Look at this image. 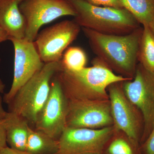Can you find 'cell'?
Returning <instances> with one entry per match:
<instances>
[{"label": "cell", "mask_w": 154, "mask_h": 154, "mask_svg": "<svg viewBox=\"0 0 154 154\" xmlns=\"http://www.w3.org/2000/svg\"><path fill=\"white\" fill-rule=\"evenodd\" d=\"M62 68L60 61L45 64L19 89L8 104L9 111L21 116L34 126L38 113L49 96L52 79Z\"/></svg>", "instance_id": "cell-4"}, {"label": "cell", "mask_w": 154, "mask_h": 154, "mask_svg": "<svg viewBox=\"0 0 154 154\" xmlns=\"http://www.w3.org/2000/svg\"><path fill=\"white\" fill-rule=\"evenodd\" d=\"M0 61H1V59H0Z\"/></svg>", "instance_id": "cell-28"}, {"label": "cell", "mask_w": 154, "mask_h": 154, "mask_svg": "<svg viewBox=\"0 0 154 154\" xmlns=\"http://www.w3.org/2000/svg\"><path fill=\"white\" fill-rule=\"evenodd\" d=\"M94 5L122 8L119 0H85Z\"/></svg>", "instance_id": "cell-21"}, {"label": "cell", "mask_w": 154, "mask_h": 154, "mask_svg": "<svg viewBox=\"0 0 154 154\" xmlns=\"http://www.w3.org/2000/svg\"><path fill=\"white\" fill-rule=\"evenodd\" d=\"M106 146L105 154H138L139 146L134 143L124 132L115 128Z\"/></svg>", "instance_id": "cell-18"}, {"label": "cell", "mask_w": 154, "mask_h": 154, "mask_svg": "<svg viewBox=\"0 0 154 154\" xmlns=\"http://www.w3.org/2000/svg\"><path fill=\"white\" fill-rule=\"evenodd\" d=\"M23 1L0 0V27L9 37L25 38L26 20L19 9V5Z\"/></svg>", "instance_id": "cell-13"}, {"label": "cell", "mask_w": 154, "mask_h": 154, "mask_svg": "<svg viewBox=\"0 0 154 154\" xmlns=\"http://www.w3.org/2000/svg\"><path fill=\"white\" fill-rule=\"evenodd\" d=\"M125 95L139 109L144 119L141 141H145L154 125V76L138 64L132 79L122 82Z\"/></svg>", "instance_id": "cell-8"}, {"label": "cell", "mask_w": 154, "mask_h": 154, "mask_svg": "<svg viewBox=\"0 0 154 154\" xmlns=\"http://www.w3.org/2000/svg\"><path fill=\"white\" fill-rule=\"evenodd\" d=\"M7 136L5 127L0 120V149L7 146Z\"/></svg>", "instance_id": "cell-22"}, {"label": "cell", "mask_w": 154, "mask_h": 154, "mask_svg": "<svg viewBox=\"0 0 154 154\" xmlns=\"http://www.w3.org/2000/svg\"><path fill=\"white\" fill-rule=\"evenodd\" d=\"M57 75L69 100H108L110 85L131 80L116 74L98 59L93 66L79 71L63 67Z\"/></svg>", "instance_id": "cell-2"}, {"label": "cell", "mask_w": 154, "mask_h": 154, "mask_svg": "<svg viewBox=\"0 0 154 154\" xmlns=\"http://www.w3.org/2000/svg\"><path fill=\"white\" fill-rule=\"evenodd\" d=\"M138 60L154 76V36L148 26H143Z\"/></svg>", "instance_id": "cell-17"}, {"label": "cell", "mask_w": 154, "mask_h": 154, "mask_svg": "<svg viewBox=\"0 0 154 154\" xmlns=\"http://www.w3.org/2000/svg\"><path fill=\"white\" fill-rule=\"evenodd\" d=\"M58 149V140L30 128L25 151L30 154H56Z\"/></svg>", "instance_id": "cell-15"}, {"label": "cell", "mask_w": 154, "mask_h": 154, "mask_svg": "<svg viewBox=\"0 0 154 154\" xmlns=\"http://www.w3.org/2000/svg\"><path fill=\"white\" fill-rule=\"evenodd\" d=\"M113 125L109 99L69 100L67 127L100 129Z\"/></svg>", "instance_id": "cell-12"}, {"label": "cell", "mask_w": 154, "mask_h": 154, "mask_svg": "<svg viewBox=\"0 0 154 154\" xmlns=\"http://www.w3.org/2000/svg\"><path fill=\"white\" fill-rule=\"evenodd\" d=\"M82 28L98 59L117 75L133 79L143 28L124 35H108Z\"/></svg>", "instance_id": "cell-1"}, {"label": "cell", "mask_w": 154, "mask_h": 154, "mask_svg": "<svg viewBox=\"0 0 154 154\" xmlns=\"http://www.w3.org/2000/svg\"><path fill=\"white\" fill-rule=\"evenodd\" d=\"M0 154H30L26 151L17 150L7 146L0 149Z\"/></svg>", "instance_id": "cell-23"}, {"label": "cell", "mask_w": 154, "mask_h": 154, "mask_svg": "<svg viewBox=\"0 0 154 154\" xmlns=\"http://www.w3.org/2000/svg\"><path fill=\"white\" fill-rule=\"evenodd\" d=\"M122 8L132 14L143 26L154 20V0H119Z\"/></svg>", "instance_id": "cell-16"}, {"label": "cell", "mask_w": 154, "mask_h": 154, "mask_svg": "<svg viewBox=\"0 0 154 154\" xmlns=\"http://www.w3.org/2000/svg\"><path fill=\"white\" fill-rule=\"evenodd\" d=\"M142 149L144 154H154V125L150 133L144 142Z\"/></svg>", "instance_id": "cell-20"}, {"label": "cell", "mask_w": 154, "mask_h": 154, "mask_svg": "<svg viewBox=\"0 0 154 154\" xmlns=\"http://www.w3.org/2000/svg\"><path fill=\"white\" fill-rule=\"evenodd\" d=\"M19 9L26 22L25 39L34 42L40 28L60 17L76 13L66 0H24Z\"/></svg>", "instance_id": "cell-9"}, {"label": "cell", "mask_w": 154, "mask_h": 154, "mask_svg": "<svg viewBox=\"0 0 154 154\" xmlns=\"http://www.w3.org/2000/svg\"><path fill=\"white\" fill-rule=\"evenodd\" d=\"M7 111L4 109L2 105V99L0 96V120L2 119L5 116Z\"/></svg>", "instance_id": "cell-25"}, {"label": "cell", "mask_w": 154, "mask_h": 154, "mask_svg": "<svg viewBox=\"0 0 154 154\" xmlns=\"http://www.w3.org/2000/svg\"><path fill=\"white\" fill-rule=\"evenodd\" d=\"M81 27L74 20H65L45 28L34 41L45 63L60 61L64 51L77 36Z\"/></svg>", "instance_id": "cell-10"}, {"label": "cell", "mask_w": 154, "mask_h": 154, "mask_svg": "<svg viewBox=\"0 0 154 154\" xmlns=\"http://www.w3.org/2000/svg\"><path fill=\"white\" fill-rule=\"evenodd\" d=\"M9 36L7 32L0 27V43L8 40Z\"/></svg>", "instance_id": "cell-24"}, {"label": "cell", "mask_w": 154, "mask_h": 154, "mask_svg": "<svg viewBox=\"0 0 154 154\" xmlns=\"http://www.w3.org/2000/svg\"><path fill=\"white\" fill-rule=\"evenodd\" d=\"M1 121L5 129L7 143L9 147L25 151L31 127L28 121L19 114L10 111L7 112Z\"/></svg>", "instance_id": "cell-14"}, {"label": "cell", "mask_w": 154, "mask_h": 154, "mask_svg": "<svg viewBox=\"0 0 154 154\" xmlns=\"http://www.w3.org/2000/svg\"><path fill=\"white\" fill-rule=\"evenodd\" d=\"M148 26L154 36V20L150 23Z\"/></svg>", "instance_id": "cell-27"}, {"label": "cell", "mask_w": 154, "mask_h": 154, "mask_svg": "<svg viewBox=\"0 0 154 154\" xmlns=\"http://www.w3.org/2000/svg\"><path fill=\"white\" fill-rule=\"evenodd\" d=\"M5 88V85L3 82L0 79V93H2L4 92Z\"/></svg>", "instance_id": "cell-26"}, {"label": "cell", "mask_w": 154, "mask_h": 154, "mask_svg": "<svg viewBox=\"0 0 154 154\" xmlns=\"http://www.w3.org/2000/svg\"><path fill=\"white\" fill-rule=\"evenodd\" d=\"M57 74L51 81L49 96L38 113L34 126L35 129L58 140L67 127L69 100Z\"/></svg>", "instance_id": "cell-7"}, {"label": "cell", "mask_w": 154, "mask_h": 154, "mask_svg": "<svg viewBox=\"0 0 154 154\" xmlns=\"http://www.w3.org/2000/svg\"><path fill=\"white\" fill-rule=\"evenodd\" d=\"M15 51L14 76L10 91L5 94L4 102L8 104L19 89L42 68L45 63L39 56L34 42L9 37Z\"/></svg>", "instance_id": "cell-11"}, {"label": "cell", "mask_w": 154, "mask_h": 154, "mask_svg": "<svg viewBox=\"0 0 154 154\" xmlns=\"http://www.w3.org/2000/svg\"><path fill=\"white\" fill-rule=\"evenodd\" d=\"M76 13L81 28L108 35H124L140 28V24L124 8L94 5L85 0H66Z\"/></svg>", "instance_id": "cell-3"}, {"label": "cell", "mask_w": 154, "mask_h": 154, "mask_svg": "<svg viewBox=\"0 0 154 154\" xmlns=\"http://www.w3.org/2000/svg\"><path fill=\"white\" fill-rule=\"evenodd\" d=\"M114 129L113 125L100 129L66 127L58 139L56 154H102Z\"/></svg>", "instance_id": "cell-6"}, {"label": "cell", "mask_w": 154, "mask_h": 154, "mask_svg": "<svg viewBox=\"0 0 154 154\" xmlns=\"http://www.w3.org/2000/svg\"><path fill=\"white\" fill-rule=\"evenodd\" d=\"M122 82L113 83L107 88L113 125L139 146L143 132V116L139 109L125 95Z\"/></svg>", "instance_id": "cell-5"}, {"label": "cell", "mask_w": 154, "mask_h": 154, "mask_svg": "<svg viewBox=\"0 0 154 154\" xmlns=\"http://www.w3.org/2000/svg\"><path fill=\"white\" fill-rule=\"evenodd\" d=\"M63 67L70 71H79L85 67L87 57L81 48L70 47L63 53L60 60Z\"/></svg>", "instance_id": "cell-19"}]
</instances>
